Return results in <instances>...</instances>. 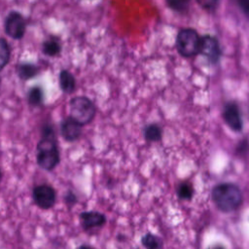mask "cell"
<instances>
[{
  "instance_id": "7a4b0ae2",
  "label": "cell",
  "mask_w": 249,
  "mask_h": 249,
  "mask_svg": "<svg viewBox=\"0 0 249 249\" xmlns=\"http://www.w3.org/2000/svg\"><path fill=\"white\" fill-rule=\"evenodd\" d=\"M211 198L217 209L223 213H231L237 210L243 202L241 189L231 182L215 185L211 191Z\"/></svg>"
},
{
  "instance_id": "7c38bea8",
  "label": "cell",
  "mask_w": 249,
  "mask_h": 249,
  "mask_svg": "<svg viewBox=\"0 0 249 249\" xmlns=\"http://www.w3.org/2000/svg\"><path fill=\"white\" fill-rule=\"evenodd\" d=\"M17 73L21 80L26 81L37 76V74L39 73V68L33 63H19L17 66Z\"/></svg>"
},
{
  "instance_id": "6da1fadb",
  "label": "cell",
  "mask_w": 249,
  "mask_h": 249,
  "mask_svg": "<svg viewBox=\"0 0 249 249\" xmlns=\"http://www.w3.org/2000/svg\"><path fill=\"white\" fill-rule=\"evenodd\" d=\"M36 151V161L42 169L52 171L59 164L60 154L55 131L52 124H45L43 125Z\"/></svg>"
},
{
  "instance_id": "7402d4cb",
  "label": "cell",
  "mask_w": 249,
  "mask_h": 249,
  "mask_svg": "<svg viewBox=\"0 0 249 249\" xmlns=\"http://www.w3.org/2000/svg\"><path fill=\"white\" fill-rule=\"evenodd\" d=\"M247 150H248V142H247V138H244L237 144L235 148V154L239 156H243L247 154Z\"/></svg>"
},
{
  "instance_id": "d4e9b609",
  "label": "cell",
  "mask_w": 249,
  "mask_h": 249,
  "mask_svg": "<svg viewBox=\"0 0 249 249\" xmlns=\"http://www.w3.org/2000/svg\"><path fill=\"white\" fill-rule=\"evenodd\" d=\"M209 249H225V247L222 246V245H215V246L210 247Z\"/></svg>"
},
{
  "instance_id": "8fae6325",
  "label": "cell",
  "mask_w": 249,
  "mask_h": 249,
  "mask_svg": "<svg viewBox=\"0 0 249 249\" xmlns=\"http://www.w3.org/2000/svg\"><path fill=\"white\" fill-rule=\"evenodd\" d=\"M58 83L60 89L65 93H72L76 89L75 77L68 70L63 69L59 72Z\"/></svg>"
},
{
  "instance_id": "8992f818",
  "label": "cell",
  "mask_w": 249,
  "mask_h": 249,
  "mask_svg": "<svg viewBox=\"0 0 249 249\" xmlns=\"http://www.w3.org/2000/svg\"><path fill=\"white\" fill-rule=\"evenodd\" d=\"M222 117L225 124L234 132H241L243 129V120L240 108L235 101H228L224 104Z\"/></svg>"
},
{
  "instance_id": "4fadbf2b",
  "label": "cell",
  "mask_w": 249,
  "mask_h": 249,
  "mask_svg": "<svg viewBox=\"0 0 249 249\" xmlns=\"http://www.w3.org/2000/svg\"><path fill=\"white\" fill-rule=\"evenodd\" d=\"M144 138L147 142L152 143V142H158L160 141L162 138V129L161 127L156 124V123H152L147 124L144 127Z\"/></svg>"
},
{
  "instance_id": "52a82bcc",
  "label": "cell",
  "mask_w": 249,
  "mask_h": 249,
  "mask_svg": "<svg viewBox=\"0 0 249 249\" xmlns=\"http://www.w3.org/2000/svg\"><path fill=\"white\" fill-rule=\"evenodd\" d=\"M198 53L205 56L211 64H217L220 61L222 55V51L218 39L211 35L201 36Z\"/></svg>"
},
{
  "instance_id": "e0dca14e",
  "label": "cell",
  "mask_w": 249,
  "mask_h": 249,
  "mask_svg": "<svg viewBox=\"0 0 249 249\" xmlns=\"http://www.w3.org/2000/svg\"><path fill=\"white\" fill-rule=\"evenodd\" d=\"M177 196L182 200H191L194 196V188L193 185L188 182L184 181L180 183L177 187Z\"/></svg>"
},
{
  "instance_id": "5b68a950",
  "label": "cell",
  "mask_w": 249,
  "mask_h": 249,
  "mask_svg": "<svg viewBox=\"0 0 249 249\" xmlns=\"http://www.w3.org/2000/svg\"><path fill=\"white\" fill-rule=\"evenodd\" d=\"M32 198L39 208L44 210L51 209L55 204L56 192L48 184L37 185L32 190Z\"/></svg>"
},
{
  "instance_id": "5bb4252c",
  "label": "cell",
  "mask_w": 249,
  "mask_h": 249,
  "mask_svg": "<svg viewBox=\"0 0 249 249\" xmlns=\"http://www.w3.org/2000/svg\"><path fill=\"white\" fill-rule=\"evenodd\" d=\"M141 244L145 249H163L162 239L152 232H147L141 237Z\"/></svg>"
},
{
  "instance_id": "3957f363",
  "label": "cell",
  "mask_w": 249,
  "mask_h": 249,
  "mask_svg": "<svg viewBox=\"0 0 249 249\" xmlns=\"http://www.w3.org/2000/svg\"><path fill=\"white\" fill-rule=\"evenodd\" d=\"M70 117L81 124L83 126L90 124L96 114L94 103L87 96H74L69 101Z\"/></svg>"
},
{
  "instance_id": "cb8c5ba5",
  "label": "cell",
  "mask_w": 249,
  "mask_h": 249,
  "mask_svg": "<svg viewBox=\"0 0 249 249\" xmlns=\"http://www.w3.org/2000/svg\"><path fill=\"white\" fill-rule=\"evenodd\" d=\"M76 249H95V248H93V247H91V246H89V245H88V244H82V245H80L78 248H76Z\"/></svg>"
},
{
  "instance_id": "603a6c76",
  "label": "cell",
  "mask_w": 249,
  "mask_h": 249,
  "mask_svg": "<svg viewBox=\"0 0 249 249\" xmlns=\"http://www.w3.org/2000/svg\"><path fill=\"white\" fill-rule=\"evenodd\" d=\"M238 8L243 12V14L248 17L249 14V0H235Z\"/></svg>"
},
{
  "instance_id": "ba28073f",
  "label": "cell",
  "mask_w": 249,
  "mask_h": 249,
  "mask_svg": "<svg viewBox=\"0 0 249 249\" xmlns=\"http://www.w3.org/2000/svg\"><path fill=\"white\" fill-rule=\"evenodd\" d=\"M5 31L13 39L19 40L24 36L26 29V21L22 15L18 12H11L5 19Z\"/></svg>"
},
{
  "instance_id": "277c9868",
  "label": "cell",
  "mask_w": 249,
  "mask_h": 249,
  "mask_svg": "<svg viewBox=\"0 0 249 249\" xmlns=\"http://www.w3.org/2000/svg\"><path fill=\"white\" fill-rule=\"evenodd\" d=\"M200 36L194 28H183L176 36L177 52L184 57H193L198 53Z\"/></svg>"
},
{
  "instance_id": "ffe728a7",
  "label": "cell",
  "mask_w": 249,
  "mask_h": 249,
  "mask_svg": "<svg viewBox=\"0 0 249 249\" xmlns=\"http://www.w3.org/2000/svg\"><path fill=\"white\" fill-rule=\"evenodd\" d=\"M219 1L220 0H196L197 4L204 10H207V11H214L216 10L218 4H219Z\"/></svg>"
},
{
  "instance_id": "4316f807",
  "label": "cell",
  "mask_w": 249,
  "mask_h": 249,
  "mask_svg": "<svg viewBox=\"0 0 249 249\" xmlns=\"http://www.w3.org/2000/svg\"><path fill=\"white\" fill-rule=\"evenodd\" d=\"M189 1H190V0H189Z\"/></svg>"
},
{
  "instance_id": "484cf974",
  "label": "cell",
  "mask_w": 249,
  "mask_h": 249,
  "mask_svg": "<svg viewBox=\"0 0 249 249\" xmlns=\"http://www.w3.org/2000/svg\"><path fill=\"white\" fill-rule=\"evenodd\" d=\"M1 178H2V172H1V169H0V181H1Z\"/></svg>"
},
{
  "instance_id": "2e32d148",
  "label": "cell",
  "mask_w": 249,
  "mask_h": 249,
  "mask_svg": "<svg viewBox=\"0 0 249 249\" xmlns=\"http://www.w3.org/2000/svg\"><path fill=\"white\" fill-rule=\"evenodd\" d=\"M42 51H43L44 54H46L48 56H55L60 53L61 46L58 41H56L54 39H51V40H47L43 43Z\"/></svg>"
},
{
  "instance_id": "44dd1931",
  "label": "cell",
  "mask_w": 249,
  "mask_h": 249,
  "mask_svg": "<svg viewBox=\"0 0 249 249\" xmlns=\"http://www.w3.org/2000/svg\"><path fill=\"white\" fill-rule=\"evenodd\" d=\"M64 201L68 207H73L78 202V198L77 196L69 190L64 196Z\"/></svg>"
},
{
  "instance_id": "ac0fdd59",
  "label": "cell",
  "mask_w": 249,
  "mask_h": 249,
  "mask_svg": "<svg viewBox=\"0 0 249 249\" xmlns=\"http://www.w3.org/2000/svg\"><path fill=\"white\" fill-rule=\"evenodd\" d=\"M11 51L8 42L4 38H0V72L6 67L10 60Z\"/></svg>"
},
{
  "instance_id": "30bf717a",
  "label": "cell",
  "mask_w": 249,
  "mask_h": 249,
  "mask_svg": "<svg viewBox=\"0 0 249 249\" xmlns=\"http://www.w3.org/2000/svg\"><path fill=\"white\" fill-rule=\"evenodd\" d=\"M83 125L70 116L63 119L60 123V134L67 142L78 140L82 134Z\"/></svg>"
},
{
  "instance_id": "9a60e30c",
  "label": "cell",
  "mask_w": 249,
  "mask_h": 249,
  "mask_svg": "<svg viewBox=\"0 0 249 249\" xmlns=\"http://www.w3.org/2000/svg\"><path fill=\"white\" fill-rule=\"evenodd\" d=\"M44 100V92L41 87L35 86L31 88L27 93V101L31 106H40Z\"/></svg>"
},
{
  "instance_id": "d6986e66",
  "label": "cell",
  "mask_w": 249,
  "mask_h": 249,
  "mask_svg": "<svg viewBox=\"0 0 249 249\" xmlns=\"http://www.w3.org/2000/svg\"><path fill=\"white\" fill-rule=\"evenodd\" d=\"M189 0H166V5L172 11L177 13H185L189 8Z\"/></svg>"
},
{
  "instance_id": "9c48e42d",
  "label": "cell",
  "mask_w": 249,
  "mask_h": 249,
  "mask_svg": "<svg viewBox=\"0 0 249 249\" xmlns=\"http://www.w3.org/2000/svg\"><path fill=\"white\" fill-rule=\"evenodd\" d=\"M80 223L85 231L102 228L106 224V216L99 211H83L79 215Z\"/></svg>"
}]
</instances>
